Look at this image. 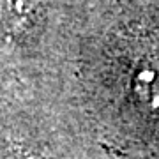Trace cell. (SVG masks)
Here are the masks:
<instances>
[{"label":"cell","instance_id":"6da1fadb","mask_svg":"<svg viewBox=\"0 0 159 159\" xmlns=\"http://www.w3.org/2000/svg\"><path fill=\"white\" fill-rule=\"evenodd\" d=\"M9 159H41L39 156L35 154H30V152H23V150H16L9 156Z\"/></svg>","mask_w":159,"mask_h":159}]
</instances>
